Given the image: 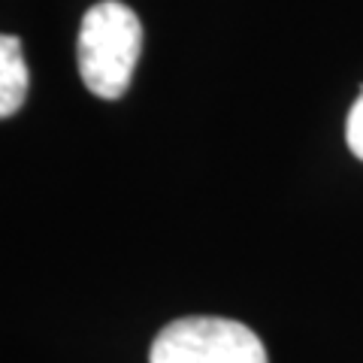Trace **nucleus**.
Returning a JSON list of instances; mask_svg holds the SVG:
<instances>
[{
  "instance_id": "1",
  "label": "nucleus",
  "mask_w": 363,
  "mask_h": 363,
  "mask_svg": "<svg viewBox=\"0 0 363 363\" xmlns=\"http://www.w3.org/2000/svg\"><path fill=\"white\" fill-rule=\"evenodd\" d=\"M143 49V25L121 0H100L79 28V76L91 94L118 100L128 91Z\"/></svg>"
},
{
  "instance_id": "2",
  "label": "nucleus",
  "mask_w": 363,
  "mask_h": 363,
  "mask_svg": "<svg viewBox=\"0 0 363 363\" xmlns=\"http://www.w3.org/2000/svg\"><path fill=\"white\" fill-rule=\"evenodd\" d=\"M149 363H269L260 336L240 321L191 315L155 336Z\"/></svg>"
},
{
  "instance_id": "4",
  "label": "nucleus",
  "mask_w": 363,
  "mask_h": 363,
  "mask_svg": "<svg viewBox=\"0 0 363 363\" xmlns=\"http://www.w3.org/2000/svg\"><path fill=\"white\" fill-rule=\"evenodd\" d=\"M345 143L354 157L363 161V94L354 100V106L348 112V121H345Z\"/></svg>"
},
{
  "instance_id": "3",
  "label": "nucleus",
  "mask_w": 363,
  "mask_h": 363,
  "mask_svg": "<svg viewBox=\"0 0 363 363\" xmlns=\"http://www.w3.org/2000/svg\"><path fill=\"white\" fill-rule=\"evenodd\" d=\"M28 64L21 55V40L0 33V118H9L25 106L28 97Z\"/></svg>"
}]
</instances>
